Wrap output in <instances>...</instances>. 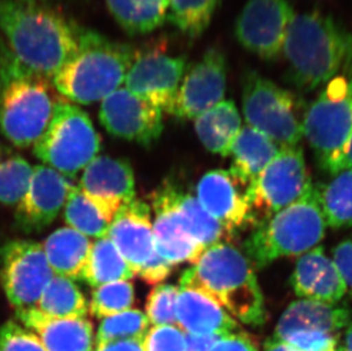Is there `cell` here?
I'll return each instance as SVG.
<instances>
[{"instance_id":"obj_24","label":"cell","mask_w":352,"mask_h":351,"mask_svg":"<svg viewBox=\"0 0 352 351\" xmlns=\"http://www.w3.org/2000/svg\"><path fill=\"white\" fill-rule=\"evenodd\" d=\"M351 321V312L342 306L300 299L293 301L279 318L277 339L294 331L324 332L338 334Z\"/></svg>"},{"instance_id":"obj_8","label":"cell","mask_w":352,"mask_h":351,"mask_svg":"<svg viewBox=\"0 0 352 351\" xmlns=\"http://www.w3.org/2000/svg\"><path fill=\"white\" fill-rule=\"evenodd\" d=\"M100 134L79 106L58 98L50 125L34 146L38 159L52 169L74 179L100 154Z\"/></svg>"},{"instance_id":"obj_43","label":"cell","mask_w":352,"mask_h":351,"mask_svg":"<svg viewBox=\"0 0 352 351\" xmlns=\"http://www.w3.org/2000/svg\"><path fill=\"white\" fill-rule=\"evenodd\" d=\"M332 260L342 276L346 290L352 292V239L344 240L334 248Z\"/></svg>"},{"instance_id":"obj_38","label":"cell","mask_w":352,"mask_h":351,"mask_svg":"<svg viewBox=\"0 0 352 351\" xmlns=\"http://www.w3.org/2000/svg\"><path fill=\"white\" fill-rule=\"evenodd\" d=\"M179 288L173 284L155 285L146 301L148 323L153 326L176 325L177 295Z\"/></svg>"},{"instance_id":"obj_12","label":"cell","mask_w":352,"mask_h":351,"mask_svg":"<svg viewBox=\"0 0 352 351\" xmlns=\"http://www.w3.org/2000/svg\"><path fill=\"white\" fill-rule=\"evenodd\" d=\"M294 17L287 0H249L236 20V39L250 53L274 62L283 55Z\"/></svg>"},{"instance_id":"obj_25","label":"cell","mask_w":352,"mask_h":351,"mask_svg":"<svg viewBox=\"0 0 352 351\" xmlns=\"http://www.w3.org/2000/svg\"><path fill=\"white\" fill-rule=\"evenodd\" d=\"M54 275L71 281H82L93 242L70 227L52 233L43 244Z\"/></svg>"},{"instance_id":"obj_2","label":"cell","mask_w":352,"mask_h":351,"mask_svg":"<svg viewBox=\"0 0 352 351\" xmlns=\"http://www.w3.org/2000/svg\"><path fill=\"white\" fill-rule=\"evenodd\" d=\"M180 286L213 299L236 321L250 326L266 323V307L252 262L230 243L206 248L184 272Z\"/></svg>"},{"instance_id":"obj_22","label":"cell","mask_w":352,"mask_h":351,"mask_svg":"<svg viewBox=\"0 0 352 351\" xmlns=\"http://www.w3.org/2000/svg\"><path fill=\"white\" fill-rule=\"evenodd\" d=\"M21 324L38 335L46 351H95L94 326L87 318L60 319L37 308L17 310Z\"/></svg>"},{"instance_id":"obj_36","label":"cell","mask_w":352,"mask_h":351,"mask_svg":"<svg viewBox=\"0 0 352 351\" xmlns=\"http://www.w3.org/2000/svg\"><path fill=\"white\" fill-rule=\"evenodd\" d=\"M148 325L146 314L138 309H129L103 318L95 337V347L130 339L143 340L148 331Z\"/></svg>"},{"instance_id":"obj_28","label":"cell","mask_w":352,"mask_h":351,"mask_svg":"<svg viewBox=\"0 0 352 351\" xmlns=\"http://www.w3.org/2000/svg\"><path fill=\"white\" fill-rule=\"evenodd\" d=\"M111 15L129 36H145L168 21L170 0H107Z\"/></svg>"},{"instance_id":"obj_42","label":"cell","mask_w":352,"mask_h":351,"mask_svg":"<svg viewBox=\"0 0 352 351\" xmlns=\"http://www.w3.org/2000/svg\"><path fill=\"white\" fill-rule=\"evenodd\" d=\"M173 268V266L166 259L160 257L155 251L153 257L140 268L137 276L146 281L147 284L159 285L170 275Z\"/></svg>"},{"instance_id":"obj_18","label":"cell","mask_w":352,"mask_h":351,"mask_svg":"<svg viewBox=\"0 0 352 351\" xmlns=\"http://www.w3.org/2000/svg\"><path fill=\"white\" fill-rule=\"evenodd\" d=\"M74 186L70 179L45 164L34 167L27 191L16 204L15 219L24 232H39L60 215Z\"/></svg>"},{"instance_id":"obj_44","label":"cell","mask_w":352,"mask_h":351,"mask_svg":"<svg viewBox=\"0 0 352 351\" xmlns=\"http://www.w3.org/2000/svg\"><path fill=\"white\" fill-rule=\"evenodd\" d=\"M210 351H259V349L249 335L230 333L223 335Z\"/></svg>"},{"instance_id":"obj_21","label":"cell","mask_w":352,"mask_h":351,"mask_svg":"<svg viewBox=\"0 0 352 351\" xmlns=\"http://www.w3.org/2000/svg\"><path fill=\"white\" fill-rule=\"evenodd\" d=\"M296 295L301 299L336 305L346 295V286L332 259L316 246L300 257L291 277Z\"/></svg>"},{"instance_id":"obj_1","label":"cell","mask_w":352,"mask_h":351,"mask_svg":"<svg viewBox=\"0 0 352 351\" xmlns=\"http://www.w3.org/2000/svg\"><path fill=\"white\" fill-rule=\"evenodd\" d=\"M81 27L38 3L0 0V32L10 55L30 72L52 80L77 53Z\"/></svg>"},{"instance_id":"obj_39","label":"cell","mask_w":352,"mask_h":351,"mask_svg":"<svg viewBox=\"0 0 352 351\" xmlns=\"http://www.w3.org/2000/svg\"><path fill=\"white\" fill-rule=\"evenodd\" d=\"M0 351H46L37 334L15 321L0 326Z\"/></svg>"},{"instance_id":"obj_49","label":"cell","mask_w":352,"mask_h":351,"mask_svg":"<svg viewBox=\"0 0 352 351\" xmlns=\"http://www.w3.org/2000/svg\"><path fill=\"white\" fill-rule=\"evenodd\" d=\"M340 351H352V324L346 330V337H344L343 345Z\"/></svg>"},{"instance_id":"obj_30","label":"cell","mask_w":352,"mask_h":351,"mask_svg":"<svg viewBox=\"0 0 352 351\" xmlns=\"http://www.w3.org/2000/svg\"><path fill=\"white\" fill-rule=\"evenodd\" d=\"M36 308L50 317L79 319L88 315L89 304L74 281L54 275Z\"/></svg>"},{"instance_id":"obj_45","label":"cell","mask_w":352,"mask_h":351,"mask_svg":"<svg viewBox=\"0 0 352 351\" xmlns=\"http://www.w3.org/2000/svg\"><path fill=\"white\" fill-rule=\"evenodd\" d=\"M223 335H197L185 333L186 351H210Z\"/></svg>"},{"instance_id":"obj_6","label":"cell","mask_w":352,"mask_h":351,"mask_svg":"<svg viewBox=\"0 0 352 351\" xmlns=\"http://www.w3.org/2000/svg\"><path fill=\"white\" fill-rule=\"evenodd\" d=\"M326 227L318 187L313 184L296 202L254 227L244 242L246 255L256 268H265L277 259L305 255L318 246Z\"/></svg>"},{"instance_id":"obj_4","label":"cell","mask_w":352,"mask_h":351,"mask_svg":"<svg viewBox=\"0 0 352 351\" xmlns=\"http://www.w3.org/2000/svg\"><path fill=\"white\" fill-rule=\"evenodd\" d=\"M136 54L135 47L81 28L77 53L54 76V88L71 103L102 102L121 88Z\"/></svg>"},{"instance_id":"obj_10","label":"cell","mask_w":352,"mask_h":351,"mask_svg":"<svg viewBox=\"0 0 352 351\" xmlns=\"http://www.w3.org/2000/svg\"><path fill=\"white\" fill-rule=\"evenodd\" d=\"M311 185L302 147H282L250 186V202L258 224L296 202Z\"/></svg>"},{"instance_id":"obj_9","label":"cell","mask_w":352,"mask_h":351,"mask_svg":"<svg viewBox=\"0 0 352 351\" xmlns=\"http://www.w3.org/2000/svg\"><path fill=\"white\" fill-rule=\"evenodd\" d=\"M242 104L248 126L270 137L280 147L299 146L306 111L296 94L256 71L248 70L242 79Z\"/></svg>"},{"instance_id":"obj_50","label":"cell","mask_w":352,"mask_h":351,"mask_svg":"<svg viewBox=\"0 0 352 351\" xmlns=\"http://www.w3.org/2000/svg\"><path fill=\"white\" fill-rule=\"evenodd\" d=\"M19 1H27V3H38L40 0H19Z\"/></svg>"},{"instance_id":"obj_3","label":"cell","mask_w":352,"mask_h":351,"mask_svg":"<svg viewBox=\"0 0 352 351\" xmlns=\"http://www.w3.org/2000/svg\"><path fill=\"white\" fill-rule=\"evenodd\" d=\"M283 55L287 62L286 81L302 92H313L351 58L352 34L329 15L299 14L289 25Z\"/></svg>"},{"instance_id":"obj_34","label":"cell","mask_w":352,"mask_h":351,"mask_svg":"<svg viewBox=\"0 0 352 351\" xmlns=\"http://www.w3.org/2000/svg\"><path fill=\"white\" fill-rule=\"evenodd\" d=\"M64 219L67 227L89 239L107 237L110 229L111 222L83 195L78 186H74L69 194L64 206Z\"/></svg>"},{"instance_id":"obj_33","label":"cell","mask_w":352,"mask_h":351,"mask_svg":"<svg viewBox=\"0 0 352 351\" xmlns=\"http://www.w3.org/2000/svg\"><path fill=\"white\" fill-rule=\"evenodd\" d=\"M34 167L23 156L0 144V203L16 206L27 191Z\"/></svg>"},{"instance_id":"obj_20","label":"cell","mask_w":352,"mask_h":351,"mask_svg":"<svg viewBox=\"0 0 352 351\" xmlns=\"http://www.w3.org/2000/svg\"><path fill=\"white\" fill-rule=\"evenodd\" d=\"M107 237L137 276L155 253L150 206L137 199L123 204L111 222Z\"/></svg>"},{"instance_id":"obj_5","label":"cell","mask_w":352,"mask_h":351,"mask_svg":"<svg viewBox=\"0 0 352 351\" xmlns=\"http://www.w3.org/2000/svg\"><path fill=\"white\" fill-rule=\"evenodd\" d=\"M60 97L52 80L30 72L3 47L0 55V131L14 146H34L43 136Z\"/></svg>"},{"instance_id":"obj_27","label":"cell","mask_w":352,"mask_h":351,"mask_svg":"<svg viewBox=\"0 0 352 351\" xmlns=\"http://www.w3.org/2000/svg\"><path fill=\"white\" fill-rule=\"evenodd\" d=\"M241 128L242 119L233 100H223L195 119L196 134L203 146L223 156H230Z\"/></svg>"},{"instance_id":"obj_17","label":"cell","mask_w":352,"mask_h":351,"mask_svg":"<svg viewBox=\"0 0 352 351\" xmlns=\"http://www.w3.org/2000/svg\"><path fill=\"white\" fill-rule=\"evenodd\" d=\"M78 187L110 222L123 204L136 199L135 175L128 160L97 156L83 170Z\"/></svg>"},{"instance_id":"obj_32","label":"cell","mask_w":352,"mask_h":351,"mask_svg":"<svg viewBox=\"0 0 352 351\" xmlns=\"http://www.w3.org/2000/svg\"><path fill=\"white\" fill-rule=\"evenodd\" d=\"M317 187L327 226L352 227V170H343L325 185Z\"/></svg>"},{"instance_id":"obj_41","label":"cell","mask_w":352,"mask_h":351,"mask_svg":"<svg viewBox=\"0 0 352 351\" xmlns=\"http://www.w3.org/2000/svg\"><path fill=\"white\" fill-rule=\"evenodd\" d=\"M296 351H340L338 334L324 332L294 331L276 339Z\"/></svg>"},{"instance_id":"obj_35","label":"cell","mask_w":352,"mask_h":351,"mask_svg":"<svg viewBox=\"0 0 352 351\" xmlns=\"http://www.w3.org/2000/svg\"><path fill=\"white\" fill-rule=\"evenodd\" d=\"M223 0H170L168 21L190 38L202 36Z\"/></svg>"},{"instance_id":"obj_31","label":"cell","mask_w":352,"mask_h":351,"mask_svg":"<svg viewBox=\"0 0 352 351\" xmlns=\"http://www.w3.org/2000/svg\"><path fill=\"white\" fill-rule=\"evenodd\" d=\"M133 277L135 274L128 262L109 237L93 242L82 281L95 288L112 281H130Z\"/></svg>"},{"instance_id":"obj_29","label":"cell","mask_w":352,"mask_h":351,"mask_svg":"<svg viewBox=\"0 0 352 351\" xmlns=\"http://www.w3.org/2000/svg\"><path fill=\"white\" fill-rule=\"evenodd\" d=\"M175 199L187 232L206 250L220 243H228L233 237L190 193H184L177 187Z\"/></svg>"},{"instance_id":"obj_46","label":"cell","mask_w":352,"mask_h":351,"mask_svg":"<svg viewBox=\"0 0 352 351\" xmlns=\"http://www.w3.org/2000/svg\"><path fill=\"white\" fill-rule=\"evenodd\" d=\"M95 351H144L142 339H130L97 345Z\"/></svg>"},{"instance_id":"obj_40","label":"cell","mask_w":352,"mask_h":351,"mask_svg":"<svg viewBox=\"0 0 352 351\" xmlns=\"http://www.w3.org/2000/svg\"><path fill=\"white\" fill-rule=\"evenodd\" d=\"M144 351H186L185 332L176 325L153 326L143 339Z\"/></svg>"},{"instance_id":"obj_11","label":"cell","mask_w":352,"mask_h":351,"mask_svg":"<svg viewBox=\"0 0 352 351\" xmlns=\"http://www.w3.org/2000/svg\"><path fill=\"white\" fill-rule=\"evenodd\" d=\"M53 276L43 244L12 240L0 248V284L16 312L36 308Z\"/></svg>"},{"instance_id":"obj_48","label":"cell","mask_w":352,"mask_h":351,"mask_svg":"<svg viewBox=\"0 0 352 351\" xmlns=\"http://www.w3.org/2000/svg\"><path fill=\"white\" fill-rule=\"evenodd\" d=\"M265 351H296L291 348L289 345H286L283 341L276 340L275 338L270 339L265 345Z\"/></svg>"},{"instance_id":"obj_23","label":"cell","mask_w":352,"mask_h":351,"mask_svg":"<svg viewBox=\"0 0 352 351\" xmlns=\"http://www.w3.org/2000/svg\"><path fill=\"white\" fill-rule=\"evenodd\" d=\"M177 325L185 333L227 335L239 328L221 306L201 291L179 286L176 304Z\"/></svg>"},{"instance_id":"obj_19","label":"cell","mask_w":352,"mask_h":351,"mask_svg":"<svg viewBox=\"0 0 352 351\" xmlns=\"http://www.w3.org/2000/svg\"><path fill=\"white\" fill-rule=\"evenodd\" d=\"M176 186L166 182L151 194L154 211V248L171 265L195 264L206 251L187 232L176 206Z\"/></svg>"},{"instance_id":"obj_37","label":"cell","mask_w":352,"mask_h":351,"mask_svg":"<svg viewBox=\"0 0 352 351\" xmlns=\"http://www.w3.org/2000/svg\"><path fill=\"white\" fill-rule=\"evenodd\" d=\"M135 301L133 285L129 281H119L94 288L89 302L90 315L103 318L129 310Z\"/></svg>"},{"instance_id":"obj_26","label":"cell","mask_w":352,"mask_h":351,"mask_svg":"<svg viewBox=\"0 0 352 351\" xmlns=\"http://www.w3.org/2000/svg\"><path fill=\"white\" fill-rule=\"evenodd\" d=\"M280 146L252 127H242L230 147V170L250 186L273 161Z\"/></svg>"},{"instance_id":"obj_15","label":"cell","mask_w":352,"mask_h":351,"mask_svg":"<svg viewBox=\"0 0 352 351\" xmlns=\"http://www.w3.org/2000/svg\"><path fill=\"white\" fill-rule=\"evenodd\" d=\"M100 121L112 136L148 145L163 131L162 111L121 87L100 102Z\"/></svg>"},{"instance_id":"obj_14","label":"cell","mask_w":352,"mask_h":351,"mask_svg":"<svg viewBox=\"0 0 352 351\" xmlns=\"http://www.w3.org/2000/svg\"><path fill=\"white\" fill-rule=\"evenodd\" d=\"M249 189V184L230 169L211 170L199 179L196 199L234 236L239 229L258 224Z\"/></svg>"},{"instance_id":"obj_7","label":"cell","mask_w":352,"mask_h":351,"mask_svg":"<svg viewBox=\"0 0 352 351\" xmlns=\"http://www.w3.org/2000/svg\"><path fill=\"white\" fill-rule=\"evenodd\" d=\"M352 135V56L326 83L318 98L306 109L303 137L309 142L319 166L327 173L342 156Z\"/></svg>"},{"instance_id":"obj_16","label":"cell","mask_w":352,"mask_h":351,"mask_svg":"<svg viewBox=\"0 0 352 351\" xmlns=\"http://www.w3.org/2000/svg\"><path fill=\"white\" fill-rule=\"evenodd\" d=\"M227 88V60L223 50L209 48L186 70L173 116L194 119L221 103Z\"/></svg>"},{"instance_id":"obj_13","label":"cell","mask_w":352,"mask_h":351,"mask_svg":"<svg viewBox=\"0 0 352 351\" xmlns=\"http://www.w3.org/2000/svg\"><path fill=\"white\" fill-rule=\"evenodd\" d=\"M187 70V57L162 50H137L126 74V89L161 111L173 114L180 83Z\"/></svg>"},{"instance_id":"obj_47","label":"cell","mask_w":352,"mask_h":351,"mask_svg":"<svg viewBox=\"0 0 352 351\" xmlns=\"http://www.w3.org/2000/svg\"><path fill=\"white\" fill-rule=\"evenodd\" d=\"M343 170H352V135L350 137L349 142L344 147L342 156H340V159L338 160V162L333 168L331 175H336V173H341Z\"/></svg>"}]
</instances>
